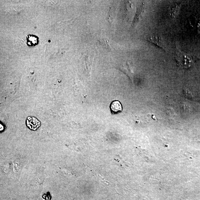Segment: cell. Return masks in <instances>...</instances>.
<instances>
[{
    "instance_id": "obj_9",
    "label": "cell",
    "mask_w": 200,
    "mask_h": 200,
    "mask_svg": "<svg viewBox=\"0 0 200 200\" xmlns=\"http://www.w3.org/2000/svg\"><path fill=\"white\" fill-rule=\"evenodd\" d=\"M196 24H197V27L199 31L200 32V18L198 19L197 22H196Z\"/></svg>"
},
{
    "instance_id": "obj_8",
    "label": "cell",
    "mask_w": 200,
    "mask_h": 200,
    "mask_svg": "<svg viewBox=\"0 0 200 200\" xmlns=\"http://www.w3.org/2000/svg\"><path fill=\"white\" fill-rule=\"evenodd\" d=\"M51 194L49 192H48L47 194H44L43 196V198L46 200H51Z\"/></svg>"
},
{
    "instance_id": "obj_3",
    "label": "cell",
    "mask_w": 200,
    "mask_h": 200,
    "mask_svg": "<svg viewBox=\"0 0 200 200\" xmlns=\"http://www.w3.org/2000/svg\"><path fill=\"white\" fill-rule=\"evenodd\" d=\"M26 124L28 127L33 130H38L40 126V122L38 119L33 116L28 117L26 120Z\"/></svg>"
},
{
    "instance_id": "obj_6",
    "label": "cell",
    "mask_w": 200,
    "mask_h": 200,
    "mask_svg": "<svg viewBox=\"0 0 200 200\" xmlns=\"http://www.w3.org/2000/svg\"><path fill=\"white\" fill-rule=\"evenodd\" d=\"M121 70L123 72L126 73L130 78H132V72L130 70L129 63L127 62L126 64L123 65L121 67Z\"/></svg>"
},
{
    "instance_id": "obj_4",
    "label": "cell",
    "mask_w": 200,
    "mask_h": 200,
    "mask_svg": "<svg viewBox=\"0 0 200 200\" xmlns=\"http://www.w3.org/2000/svg\"><path fill=\"white\" fill-rule=\"evenodd\" d=\"M110 109L111 112L114 114L120 112L122 110V104L119 101H113L111 103Z\"/></svg>"
},
{
    "instance_id": "obj_1",
    "label": "cell",
    "mask_w": 200,
    "mask_h": 200,
    "mask_svg": "<svg viewBox=\"0 0 200 200\" xmlns=\"http://www.w3.org/2000/svg\"><path fill=\"white\" fill-rule=\"evenodd\" d=\"M176 53V59L178 66L186 69L190 68L193 65V61L191 56L179 51H177Z\"/></svg>"
},
{
    "instance_id": "obj_7",
    "label": "cell",
    "mask_w": 200,
    "mask_h": 200,
    "mask_svg": "<svg viewBox=\"0 0 200 200\" xmlns=\"http://www.w3.org/2000/svg\"><path fill=\"white\" fill-rule=\"evenodd\" d=\"M28 43L29 45H35L37 43V41H34V40H37V37H34V36H29L27 38Z\"/></svg>"
},
{
    "instance_id": "obj_5",
    "label": "cell",
    "mask_w": 200,
    "mask_h": 200,
    "mask_svg": "<svg viewBox=\"0 0 200 200\" xmlns=\"http://www.w3.org/2000/svg\"><path fill=\"white\" fill-rule=\"evenodd\" d=\"M180 5L175 3L171 6L170 8V15L171 18H174L177 16L179 12Z\"/></svg>"
},
{
    "instance_id": "obj_2",
    "label": "cell",
    "mask_w": 200,
    "mask_h": 200,
    "mask_svg": "<svg viewBox=\"0 0 200 200\" xmlns=\"http://www.w3.org/2000/svg\"><path fill=\"white\" fill-rule=\"evenodd\" d=\"M145 40L166 51V48L162 38L158 34H153L152 35L148 36L146 38Z\"/></svg>"
}]
</instances>
